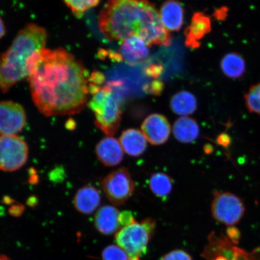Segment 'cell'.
<instances>
[{
  "mask_svg": "<svg viewBox=\"0 0 260 260\" xmlns=\"http://www.w3.org/2000/svg\"><path fill=\"white\" fill-rule=\"evenodd\" d=\"M135 222L136 220L131 211H123L120 213L119 222L121 228L131 225Z\"/></svg>",
  "mask_w": 260,
  "mask_h": 260,
  "instance_id": "29",
  "label": "cell"
},
{
  "mask_svg": "<svg viewBox=\"0 0 260 260\" xmlns=\"http://www.w3.org/2000/svg\"><path fill=\"white\" fill-rule=\"evenodd\" d=\"M160 260H192V258L186 251L178 249L168 253Z\"/></svg>",
  "mask_w": 260,
  "mask_h": 260,
  "instance_id": "26",
  "label": "cell"
},
{
  "mask_svg": "<svg viewBox=\"0 0 260 260\" xmlns=\"http://www.w3.org/2000/svg\"><path fill=\"white\" fill-rule=\"evenodd\" d=\"M173 133L177 141L184 144L193 142L199 137L200 126L193 118L183 116L175 122Z\"/></svg>",
  "mask_w": 260,
  "mask_h": 260,
  "instance_id": "19",
  "label": "cell"
},
{
  "mask_svg": "<svg viewBox=\"0 0 260 260\" xmlns=\"http://www.w3.org/2000/svg\"><path fill=\"white\" fill-rule=\"evenodd\" d=\"M142 25L137 36L145 42L148 47L152 45L170 46L172 38L170 32L162 24L157 9L148 0H141Z\"/></svg>",
  "mask_w": 260,
  "mask_h": 260,
  "instance_id": "5",
  "label": "cell"
},
{
  "mask_svg": "<svg viewBox=\"0 0 260 260\" xmlns=\"http://www.w3.org/2000/svg\"><path fill=\"white\" fill-rule=\"evenodd\" d=\"M28 156V145L23 139L16 135L0 136V170H18L26 164Z\"/></svg>",
  "mask_w": 260,
  "mask_h": 260,
  "instance_id": "8",
  "label": "cell"
},
{
  "mask_svg": "<svg viewBox=\"0 0 260 260\" xmlns=\"http://www.w3.org/2000/svg\"><path fill=\"white\" fill-rule=\"evenodd\" d=\"M94 114L96 127L106 135H115L119 129L122 119L121 96L113 89L105 105Z\"/></svg>",
  "mask_w": 260,
  "mask_h": 260,
  "instance_id": "9",
  "label": "cell"
},
{
  "mask_svg": "<svg viewBox=\"0 0 260 260\" xmlns=\"http://www.w3.org/2000/svg\"><path fill=\"white\" fill-rule=\"evenodd\" d=\"M211 203V211L217 222L228 226L236 225L245 212V205L237 195L216 191Z\"/></svg>",
  "mask_w": 260,
  "mask_h": 260,
  "instance_id": "7",
  "label": "cell"
},
{
  "mask_svg": "<svg viewBox=\"0 0 260 260\" xmlns=\"http://www.w3.org/2000/svg\"><path fill=\"white\" fill-rule=\"evenodd\" d=\"M103 260H129L128 256L123 250L116 245H109L103 250Z\"/></svg>",
  "mask_w": 260,
  "mask_h": 260,
  "instance_id": "25",
  "label": "cell"
},
{
  "mask_svg": "<svg viewBox=\"0 0 260 260\" xmlns=\"http://www.w3.org/2000/svg\"><path fill=\"white\" fill-rule=\"evenodd\" d=\"M27 116L23 107L11 101L0 102V135H16L23 129Z\"/></svg>",
  "mask_w": 260,
  "mask_h": 260,
  "instance_id": "10",
  "label": "cell"
},
{
  "mask_svg": "<svg viewBox=\"0 0 260 260\" xmlns=\"http://www.w3.org/2000/svg\"><path fill=\"white\" fill-rule=\"evenodd\" d=\"M74 16L80 18L90 9L99 5L101 0H63Z\"/></svg>",
  "mask_w": 260,
  "mask_h": 260,
  "instance_id": "23",
  "label": "cell"
},
{
  "mask_svg": "<svg viewBox=\"0 0 260 260\" xmlns=\"http://www.w3.org/2000/svg\"><path fill=\"white\" fill-rule=\"evenodd\" d=\"M172 112L180 116L191 115L198 107L196 97L188 91L181 90L175 93L170 101Z\"/></svg>",
  "mask_w": 260,
  "mask_h": 260,
  "instance_id": "20",
  "label": "cell"
},
{
  "mask_svg": "<svg viewBox=\"0 0 260 260\" xmlns=\"http://www.w3.org/2000/svg\"><path fill=\"white\" fill-rule=\"evenodd\" d=\"M164 71V67L161 64H152L145 68V74L149 77L158 79Z\"/></svg>",
  "mask_w": 260,
  "mask_h": 260,
  "instance_id": "28",
  "label": "cell"
},
{
  "mask_svg": "<svg viewBox=\"0 0 260 260\" xmlns=\"http://www.w3.org/2000/svg\"><path fill=\"white\" fill-rule=\"evenodd\" d=\"M141 128L146 140L154 145L164 144L168 141L171 132L168 119L158 113L151 114L146 117Z\"/></svg>",
  "mask_w": 260,
  "mask_h": 260,
  "instance_id": "11",
  "label": "cell"
},
{
  "mask_svg": "<svg viewBox=\"0 0 260 260\" xmlns=\"http://www.w3.org/2000/svg\"><path fill=\"white\" fill-rule=\"evenodd\" d=\"M101 194L95 187L86 185L77 191L73 204L79 212L89 214L95 211L101 203Z\"/></svg>",
  "mask_w": 260,
  "mask_h": 260,
  "instance_id": "17",
  "label": "cell"
},
{
  "mask_svg": "<svg viewBox=\"0 0 260 260\" xmlns=\"http://www.w3.org/2000/svg\"><path fill=\"white\" fill-rule=\"evenodd\" d=\"M217 142L220 145L227 148L231 145L232 139H231L230 136L229 135L226 134V133H222L217 138Z\"/></svg>",
  "mask_w": 260,
  "mask_h": 260,
  "instance_id": "30",
  "label": "cell"
},
{
  "mask_svg": "<svg viewBox=\"0 0 260 260\" xmlns=\"http://www.w3.org/2000/svg\"><path fill=\"white\" fill-rule=\"evenodd\" d=\"M119 48L122 60L132 66L145 61L149 53L148 45L137 35L122 40Z\"/></svg>",
  "mask_w": 260,
  "mask_h": 260,
  "instance_id": "12",
  "label": "cell"
},
{
  "mask_svg": "<svg viewBox=\"0 0 260 260\" xmlns=\"http://www.w3.org/2000/svg\"><path fill=\"white\" fill-rule=\"evenodd\" d=\"M6 27L1 16H0V39H2L6 34Z\"/></svg>",
  "mask_w": 260,
  "mask_h": 260,
  "instance_id": "31",
  "label": "cell"
},
{
  "mask_svg": "<svg viewBox=\"0 0 260 260\" xmlns=\"http://www.w3.org/2000/svg\"><path fill=\"white\" fill-rule=\"evenodd\" d=\"M222 73L230 79H239L246 71V63L241 55L230 53L225 55L220 62Z\"/></svg>",
  "mask_w": 260,
  "mask_h": 260,
  "instance_id": "21",
  "label": "cell"
},
{
  "mask_svg": "<svg viewBox=\"0 0 260 260\" xmlns=\"http://www.w3.org/2000/svg\"><path fill=\"white\" fill-rule=\"evenodd\" d=\"M245 101L250 112L260 115V83L250 87L245 94Z\"/></svg>",
  "mask_w": 260,
  "mask_h": 260,
  "instance_id": "24",
  "label": "cell"
},
{
  "mask_svg": "<svg viewBox=\"0 0 260 260\" xmlns=\"http://www.w3.org/2000/svg\"><path fill=\"white\" fill-rule=\"evenodd\" d=\"M0 260H11L10 259L8 256L5 255H0Z\"/></svg>",
  "mask_w": 260,
  "mask_h": 260,
  "instance_id": "32",
  "label": "cell"
},
{
  "mask_svg": "<svg viewBox=\"0 0 260 260\" xmlns=\"http://www.w3.org/2000/svg\"><path fill=\"white\" fill-rule=\"evenodd\" d=\"M119 142L123 150L133 157H139L147 148V140L141 131L137 128H129L122 133Z\"/></svg>",
  "mask_w": 260,
  "mask_h": 260,
  "instance_id": "18",
  "label": "cell"
},
{
  "mask_svg": "<svg viewBox=\"0 0 260 260\" xmlns=\"http://www.w3.org/2000/svg\"><path fill=\"white\" fill-rule=\"evenodd\" d=\"M159 15L168 31L180 30L184 24V10L177 0H168L161 6Z\"/></svg>",
  "mask_w": 260,
  "mask_h": 260,
  "instance_id": "15",
  "label": "cell"
},
{
  "mask_svg": "<svg viewBox=\"0 0 260 260\" xmlns=\"http://www.w3.org/2000/svg\"><path fill=\"white\" fill-rule=\"evenodd\" d=\"M144 90L151 95L155 96L160 95L164 90V83L160 80H155L151 83L146 84Z\"/></svg>",
  "mask_w": 260,
  "mask_h": 260,
  "instance_id": "27",
  "label": "cell"
},
{
  "mask_svg": "<svg viewBox=\"0 0 260 260\" xmlns=\"http://www.w3.org/2000/svg\"><path fill=\"white\" fill-rule=\"evenodd\" d=\"M120 211L112 206H105L98 210L95 216V225L104 235L109 236L121 229ZM122 229V228H121Z\"/></svg>",
  "mask_w": 260,
  "mask_h": 260,
  "instance_id": "16",
  "label": "cell"
},
{
  "mask_svg": "<svg viewBox=\"0 0 260 260\" xmlns=\"http://www.w3.org/2000/svg\"><path fill=\"white\" fill-rule=\"evenodd\" d=\"M95 153L98 159L106 167H115L121 164L123 158L121 144L112 136H107L98 143Z\"/></svg>",
  "mask_w": 260,
  "mask_h": 260,
  "instance_id": "14",
  "label": "cell"
},
{
  "mask_svg": "<svg viewBox=\"0 0 260 260\" xmlns=\"http://www.w3.org/2000/svg\"><path fill=\"white\" fill-rule=\"evenodd\" d=\"M211 30V21L209 16L203 12L194 13L190 24L185 30L186 45L190 48H198L200 41Z\"/></svg>",
  "mask_w": 260,
  "mask_h": 260,
  "instance_id": "13",
  "label": "cell"
},
{
  "mask_svg": "<svg viewBox=\"0 0 260 260\" xmlns=\"http://www.w3.org/2000/svg\"><path fill=\"white\" fill-rule=\"evenodd\" d=\"M28 71L32 99L42 115H76L87 106L89 74L65 49L37 51L28 61Z\"/></svg>",
  "mask_w": 260,
  "mask_h": 260,
  "instance_id": "1",
  "label": "cell"
},
{
  "mask_svg": "<svg viewBox=\"0 0 260 260\" xmlns=\"http://www.w3.org/2000/svg\"><path fill=\"white\" fill-rule=\"evenodd\" d=\"M101 188L107 199L115 206H121L132 197L135 189V182L127 169L122 167L104 178Z\"/></svg>",
  "mask_w": 260,
  "mask_h": 260,
  "instance_id": "6",
  "label": "cell"
},
{
  "mask_svg": "<svg viewBox=\"0 0 260 260\" xmlns=\"http://www.w3.org/2000/svg\"><path fill=\"white\" fill-rule=\"evenodd\" d=\"M156 226L155 220L147 218L122 228L116 234L115 241L128 255L129 260H141L147 252L148 245Z\"/></svg>",
  "mask_w": 260,
  "mask_h": 260,
  "instance_id": "4",
  "label": "cell"
},
{
  "mask_svg": "<svg viewBox=\"0 0 260 260\" xmlns=\"http://www.w3.org/2000/svg\"><path fill=\"white\" fill-rule=\"evenodd\" d=\"M149 186L156 197L165 199L172 192L173 180L167 174L156 172L152 174L149 178Z\"/></svg>",
  "mask_w": 260,
  "mask_h": 260,
  "instance_id": "22",
  "label": "cell"
},
{
  "mask_svg": "<svg viewBox=\"0 0 260 260\" xmlns=\"http://www.w3.org/2000/svg\"><path fill=\"white\" fill-rule=\"evenodd\" d=\"M48 32L35 24L19 31L8 50L0 56V89L6 93L28 76V63L32 55L45 48Z\"/></svg>",
  "mask_w": 260,
  "mask_h": 260,
  "instance_id": "2",
  "label": "cell"
},
{
  "mask_svg": "<svg viewBox=\"0 0 260 260\" xmlns=\"http://www.w3.org/2000/svg\"><path fill=\"white\" fill-rule=\"evenodd\" d=\"M98 22L100 31L110 41L138 35L142 25L141 0H107Z\"/></svg>",
  "mask_w": 260,
  "mask_h": 260,
  "instance_id": "3",
  "label": "cell"
}]
</instances>
